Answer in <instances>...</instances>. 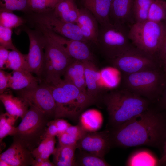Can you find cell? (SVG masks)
<instances>
[{"label":"cell","instance_id":"5bb4252c","mask_svg":"<svg viewBox=\"0 0 166 166\" xmlns=\"http://www.w3.org/2000/svg\"><path fill=\"white\" fill-rule=\"evenodd\" d=\"M33 26L58 42L73 59L82 61H94V57L88 44L66 38L39 25H34Z\"/></svg>","mask_w":166,"mask_h":166},{"label":"cell","instance_id":"7bdbcfd3","mask_svg":"<svg viewBox=\"0 0 166 166\" xmlns=\"http://www.w3.org/2000/svg\"><path fill=\"white\" fill-rule=\"evenodd\" d=\"M53 121L57 128L59 134L65 132L71 125L66 121L62 118L54 119Z\"/></svg>","mask_w":166,"mask_h":166},{"label":"cell","instance_id":"cb8c5ba5","mask_svg":"<svg viewBox=\"0 0 166 166\" xmlns=\"http://www.w3.org/2000/svg\"><path fill=\"white\" fill-rule=\"evenodd\" d=\"M77 144L72 146L58 145L53 154V163L56 166H75Z\"/></svg>","mask_w":166,"mask_h":166},{"label":"cell","instance_id":"f1b7e54d","mask_svg":"<svg viewBox=\"0 0 166 166\" xmlns=\"http://www.w3.org/2000/svg\"><path fill=\"white\" fill-rule=\"evenodd\" d=\"M6 68L12 71L26 70L29 71L26 54H23L17 49L10 51Z\"/></svg>","mask_w":166,"mask_h":166},{"label":"cell","instance_id":"d4e9b609","mask_svg":"<svg viewBox=\"0 0 166 166\" xmlns=\"http://www.w3.org/2000/svg\"><path fill=\"white\" fill-rule=\"evenodd\" d=\"M159 159L151 152L145 149L136 151L128 159V166H160Z\"/></svg>","mask_w":166,"mask_h":166},{"label":"cell","instance_id":"4dcf8cb0","mask_svg":"<svg viewBox=\"0 0 166 166\" xmlns=\"http://www.w3.org/2000/svg\"><path fill=\"white\" fill-rule=\"evenodd\" d=\"M104 158L79 150L76 157L75 166H108Z\"/></svg>","mask_w":166,"mask_h":166},{"label":"cell","instance_id":"44dd1931","mask_svg":"<svg viewBox=\"0 0 166 166\" xmlns=\"http://www.w3.org/2000/svg\"><path fill=\"white\" fill-rule=\"evenodd\" d=\"M0 99L6 112L13 116L22 119L29 109V105L22 98L16 97L11 93L6 92L0 94Z\"/></svg>","mask_w":166,"mask_h":166},{"label":"cell","instance_id":"681fc988","mask_svg":"<svg viewBox=\"0 0 166 166\" xmlns=\"http://www.w3.org/2000/svg\"><path fill=\"white\" fill-rule=\"evenodd\" d=\"M164 70H165V72H166V65L165 66Z\"/></svg>","mask_w":166,"mask_h":166},{"label":"cell","instance_id":"d590c367","mask_svg":"<svg viewBox=\"0 0 166 166\" xmlns=\"http://www.w3.org/2000/svg\"><path fill=\"white\" fill-rule=\"evenodd\" d=\"M60 0H30L31 13H42L53 11Z\"/></svg>","mask_w":166,"mask_h":166},{"label":"cell","instance_id":"603a6c76","mask_svg":"<svg viewBox=\"0 0 166 166\" xmlns=\"http://www.w3.org/2000/svg\"><path fill=\"white\" fill-rule=\"evenodd\" d=\"M53 13L62 21L76 23L79 9L77 7L75 0H60Z\"/></svg>","mask_w":166,"mask_h":166},{"label":"cell","instance_id":"8992f818","mask_svg":"<svg viewBox=\"0 0 166 166\" xmlns=\"http://www.w3.org/2000/svg\"><path fill=\"white\" fill-rule=\"evenodd\" d=\"M129 27L111 23L99 25L96 45L105 58H115L134 46L129 37Z\"/></svg>","mask_w":166,"mask_h":166},{"label":"cell","instance_id":"8d00e7d4","mask_svg":"<svg viewBox=\"0 0 166 166\" xmlns=\"http://www.w3.org/2000/svg\"><path fill=\"white\" fill-rule=\"evenodd\" d=\"M12 29L0 25V45L8 50L17 49L12 42Z\"/></svg>","mask_w":166,"mask_h":166},{"label":"cell","instance_id":"836d02e7","mask_svg":"<svg viewBox=\"0 0 166 166\" xmlns=\"http://www.w3.org/2000/svg\"><path fill=\"white\" fill-rule=\"evenodd\" d=\"M153 0H134L133 13L135 23L148 20L149 8Z\"/></svg>","mask_w":166,"mask_h":166},{"label":"cell","instance_id":"4316f807","mask_svg":"<svg viewBox=\"0 0 166 166\" xmlns=\"http://www.w3.org/2000/svg\"><path fill=\"white\" fill-rule=\"evenodd\" d=\"M87 132L79 124L75 126L71 125L65 132L57 136L58 145L72 146L76 145Z\"/></svg>","mask_w":166,"mask_h":166},{"label":"cell","instance_id":"ab89813d","mask_svg":"<svg viewBox=\"0 0 166 166\" xmlns=\"http://www.w3.org/2000/svg\"><path fill=\"white\" fill-rule=\"evenodd\" d=\"M9 73L3 70H0V93L2 94L6 91L8 88Z\"/></svg>","mask_w":166,"mask_h":166},{"label":"cell","instance_id":"ffe728a7","mask_svg":"<svg viewBox=\"0 0 166 166\" xmlns=\"http://www.w3.org/2000/svg\"><path fill=\"white\" fill-rule=\"evenodd\" d=\"M113 0H82L84 8L94 16L100 25L111 23L109 15Z\"/></svg>","mask_w":166,"mask_h":166},{"label":"cell","instance_id":"484cf974","mask_svg":"<svg viewBox=\"0 0 166 166\" xmlns=\"http://www.w3.org/2000/svg\"><path fill=\"white\" fill-rule=\"evenodd\" d=\"M78 119L79 124L88 132H96L100 128L103 122L101 114L94 109L83 112Z\"/></svg>","mask_w":166,"mask_h":166},{"label":"cell","instance_id":"bcb514c9","mask_svg":"<svg viewBox=\"0 0 166 166\" xmlns=\"http://www.w3.org/2000/svg\"><path fill=\"white\" fill-rule=\"evenodd\" d=\"M160 165H165L166 164V153L161 156L159 160Z\"/></svg>","mask_w":166,"mask_h":166},{"label":"cell","instance_id":"6da1fadb","mask_svg":"<svg viewBox=\"0 0 166 166\" xmlns=\"http://www.w3.org/2000/svg\"><path fill=\"white\" fill-rule=\"evenodd\" d=\"M152 104L131 121L110 131L113 145L124 148L146 145L161 152L166 140V111Z\"/></svg>","mask_w":166,"mask_h":166},{"label":"cell","instance_id":"ac0fdd59","mask_svg":"<svg viewBox=\"0 0 166 166\" xmlns=\"http://www.w3.org/2000/svg\"><path fill=\"white\" fill-rule=\"evenodd\" d=\"M85 76L86 92L91 97L98 101L103 94L99 81L101 79L100 72L94 61H84Z\"/></svg>","mask_w":166,"mask_h":166},{"label":"cell","instance_id":"2e32d148","mask_svg":"<svg viewBox=\"0 0 166 166\" xmlns=\"http://www.w3.org/2000/svg\"><path fill=\"white\" fill-rule=\"evenodd\" d=\"M134 0H113L109 15L111 23L130 26L135 23L133 13Z\"/></svg>","mask_w":166,"mask_h":166},{"label":"cell","instance_id":"277c9868","mask_svg":"<svg viewBox=\"0 0 166 166\" xmlns=\"http://www.w3.org/2000/svg\"><path fill=\"white\" fill-rule=\"evenodd\" d=\"M166 84V72L162 68H158L130 74L122 73L120 88L155 104L159 99Z\"/></svg>","mask_w":166,"mask_h":166},{"label":"cell","instance_id":"7a4b0ae2","mask_svg":"<svg viewBox=\"0 0 166 166\" xmlns=\"http://www.w3.org/2000/svg\"><path fill=\"white\" fill-rule=\"evenodd\" d=\"M101 100L106 107L112 129L131 121L152 104L145 98L121 88L104 93Z\"/></svg>","mask_w":166,"mask_h":166},{"label":"cell","instance_id":"e575fe53","mask_svg":"<svg viewBox=\"0 0 166 166\" xmlns=\"http://www.w3.org/2000/svg\"><path fill=\"white\" fill-rule=\"evenodd\" d=\"M0 9L31 13L30 0H0Z\"/></svg>","mask_w":166,"mask_h":166},{"label":"cell","instance_id":"9a60e30c","mask_svg":"<svg viewBox=\"0 0 166 166\" xmlns=\"http://www.w3.org/2000/svg\"><path fill=\"white\" fill-rule=\"evenodd\" d=\"M0 160L10 166H29L32 165L34 158L31 151L24 144L13 138L11 145L0 154Z\"/></svg>","mask_w":166,"mask_h":166},{"label":"cell","instance_id":"30bf717a","mask_svg":"<svg viewBox=\"0 0 166 166\" xmlns=\"http://www.w3.org/2000/svg\"><path fill=\"white\" fill-rule=\"evenodd\" d=\"M27 20L32 25H39L64 37L89 44L76 23L62 21L54 14L53 11L42 13H31L28 14Z\"/></svg>","mask_w":166,"mask_h":166},{"label":"cell","instance_id":"1f68e13d","mask_svg":"<svg viewBox=\"0 0 166 166\" xmlns=\"http://www.w3.org/2000/svg\"><path fill=\"white\" fill-rule=\"evenodd\" d=\"M148 20L161 22L166 20V7L165 1L153 0L149 9Z\"/></svg>","mask_w":166,"mask_h":166},{"label":"cell","instance_id":"7c38bea8","mask_svg":"<svg viewBox=\"0 0 166 166\" xmlns=\"http://www.w3.org/2000/svg\"><path fill=\"white\" fill-rule=\"evenodd\" d=\"M23 30L27 34L29 40L28 53L26 54L29 70L39 78L44 56L45 37L38 29H31L25 26Z\"/></svg>","mask_w":166,"mask_h":166},{"label":"cell","instance_id":"3957f363","mask_svg":"<svg viewBox=\"0 0 166 166\" xmlns=\"http://www.w3.org/2000/svg\"><path fill=\"white\" fill-rule=\"evenodd\" d=\"M45 85L56 103L54 119L66 118L76 121L85 109L97 101L87 92L63 79L56 83Z\"/></svg>","mask_w":166,"mask_h":166},{"label":"cell","instance_id":"c3c4849f","mask_svg":"<svg viewBox=\"0 0 166 166\" xmlns=\"http://www.w3.org/2000/svg\"><path fill=\"white\" fill-rule=\"evenodd\" d=\"M166 153V140L164 145L161 152V155H164Z\"/></svg>","mask_w":166,"mask_h":166},{"label":"cell","instance_id":"b9f144b4","mask_svg":"<svg viewBox=\"0 0 166 166\" xmlns=\"http://www.w3.org/2000/svg\"><path fill=\"white\" fill-rule=\"evenodd\" d=\"M10 51L0 45V69H6V65L8 59Z\"/></svg>","mask_w":166,"mask_h":166},{"label":"cell","instance_id":"e0dca14e","mask_svg":"<svg viewBox=\"0 0 166 166\" xmlns=\"http://www.w3.org/2000/svg\"><path fill=\"white\" fill-rule=\"evenodd\" d=\"M76 24L85 38L89 42L97 44L99 32V23L93 14L85 8L79 9Z\"/></svg>","mask_w":166,"mask_h":166},{"label":"cell","instance_id":"d6a6232c","mask_svg":"<svg viewBox=\"0 0 166 166\" xmlns=\"http://www.w3.org/2000/svg\"><path fill=\"white\" fill-rule=\"evenodd\" d=\"M18 117L11 115L6 112L0 116V142L2 145V140L6 136L10 135L15 127L14 125Z\"/></svg>","mask_w":166,"mask_h":166},{"label":"cell","instance_id":"60d3db41","mask_svg":"<svg viewBox=\"0 0 166 166\" xmlns=\"http://www.w3.org/2000/svg\"><path fill=\"white\" fill-rule=\"evenodd\" d=\"M58 134V129L53 121H50L48 124L43 139L47 137L57 136Z\"/></svg>","mask_w":166,"mask_h":166},{"label":"cell","instance_id":"f35d334b","mask_svg":"<svg viewBox=\"0 0 166 166\" xmlns=\"http://www.w3.org/2000/svg\"><path fill=\"white\" fill-rule=\"evenodd\" d=\"M100 73L101 79L107 86L113 87L117 85V78L110 69H103L100 72Z\"/></svg>","mask_w":166,"mask_h":166},{"label":"cell","instance_id":"d6986e66","mask_svg":"<svg viewBox=\"0 0 166 166\" xmlns=\"http://www.w3.org/2000/svg\"><path fill=\"white\" fill-rule=\"evenodd\" d=\"M8 88L20 91L35 87L39 84L38 78L29 71H12L9 73Z\"/></svg>","mask_w":166,"mask_h":166},{"label":"cell","instance_id":"f546056e","mask_svg":"<svg viewBox=\"0 0 166 166\" xmlns=\"http://www.w3.org/2000/svg\"><path fill=\"white\" fill-rule=\"evenodd\" d=\"M27 20L14 14L13 11L0 9V25L11 29L23 26Z\"/></svg>","mask_w":166,"mask_h":166},{"label":"cell","instance_id":"83f0119b","mask_svg":"<svg viewBox=\"0 0 166 166\" xmlns=\"http://www.w3.org/2000/svg\"><path fill=\"white\" fill-rule=\"evenodd\" d=\"M55 136L46 137L43 139L38 146L31 152L34 159H49L55 149Z\"/></svg>","mask_w":166,"mask_h":166},{"label":"cell","instance_id":"9c48e42d","mask_svg":"<svg viewBox=\"0 0 166 166\" xmlns=\"http://www.w3.org/2000/svg\"><path fill=\"white\" fill-rule=\"evenodd\" d=\"M108 61L122 73L162 68L154 56L134 46L120 56Z\"/></svg>","mask_w":166,"mask_h":166},{"label":"cell","instance_id":"7dc6e473","mask_svg":"<svg viewBox=\"0 0 166 166\" xmlns=\"http://www.w3.org/2000/svg\"><path fill=\"white\" fill-rule=\"evenodd\" d=\"M0 166H10V165L5 161L0 160Z\"/></svg>","mask_w":166,"mask_h":166},{"label":"cell","instance_id":"74e56055","mask_svg":"<svg viewBox=\"0 0 166 166\" xmlns=\"http://www.w3.org/2000/svg\"><path fill=\"white\" fill-rule=\"evenodd\" d=\"M164 22V35L160 48L156 58L160 67L164 70L166 65V20Z\"/></svg>","mask_w":166,"mask_h":166},{"label":"cell","instance_id":"7402d4cb","mask_svg":"<svg viewBox=\"0 0 166 166\" xmlns=\"http://www.w3.org/2000/svg\"><path fill=\"white\" fill-rule=\"evenodd\" d=\"M63 80L70 83L80 90L86 92L84 61L74 60L69 65L63 75Z\"/></svg>","mask_w":166,"mask_h":166},{"label":"cell","instance_id":"ba28073f","mask_svg":"<svg viewBox=\"0 0 166 166\" xmlns=\"http://www.w3.org/2000/svg\"><path fill=\"white\" fill-rule=\"evenodd\" d=\"M164 30V21L147 20L131 25L128 36L134 46L156 58L162 43Z\"/></svg>","mask_w":166,"mask_h":166},{"label":"cell","instance_id":"52a82bcc","mask_svg":"<svg viewBox=\"0 0 166 166\" xmlns=\"http://www.w3.org/2000/svg\"><path fill=\"white\" fill-rule=\"evenodd\" d=\"M49 119L38 109L30 106L10 136L22 142L32 152L43 140Z\"/></svg>","mask_w":166,"mask_h":166},{"label":"cell","instance_id":"4fadbf2b","mask_svg":"<svg viewBox=\"0 0 166 166\" xmlns=\"http://www.w3.org/2000/svg\"><path fill=\"white\" fill-rule=\"evenodd\" d=\"M112 146L109 130L87 132L77 143L80 151L103 158Z\"/></svg>","mask_w":166,"mask_h":166},{"label":"cell","instance_id":"ee69618b","mask_svg":"<svg viewBox=\"0 0 166 166\" xmlns=\"http://www.w3.org/2000/svg\"><path fill=\"white\" fill-rule=\"evenodd\" d=\"M156 104L160 109L166 111V84L159 99Z\"/></svg>","mask_w":166,"mask_h":166},{"label":"cell","instance_id":"5b68a950","mask_svg":"<svg viewBox=\"0 0 166 166\" xmlns=\"http://www.w3.org/2000/svg\"><path fill=\"white\" fill-rule=\"evenodd\" d=\"M41 32L44 36L45 42L44 59L38 78L39 83H56L62 80L66 69L74 60L58 42Z\"/></svg>","mask_w":166,"mask_h":166},{"label":"cell","instance_id":"f6af8a7d","mask_svg":"<svg viewBox=\"0 0 166 166\" xmlns=\"http://www.w3.org/2000/svg\"><path fill=\"white\" fill-rule=\"evenodd\" d=\"M33 166H54L53 163L51 162L49 159H34L32 165Z\"/></svg>","mask_w":166,"mask_h":166},{"label":"cell","instance_id":"f907efd6","mask_svg":"<svg viewBox=\"0 0 166 166\" xmlns=\"http://www.w3.org/2000/svg\"><path fill=\"white\" fill-rule=\"evenodd\" d=\"M165 6L166 7V1H165Z\"/></svg>","mask_w":166,"mask_h":166},{"label":"cell","instance_id":"8fae6325","mask_svg":"<svg viewBox=\"0 0 166 166\" xmlns=\"http://www.w3.org/2000/svg\"><path fill=\"white\" fill-rule=\"evenodd\" d=\"M18 92L19 97L26 101L29 107L37 108L50 118H55L56 103L46 85L40 83L35 87Z\"/></svg>","mask_w":166,"mask_h":166}]
</instances>
